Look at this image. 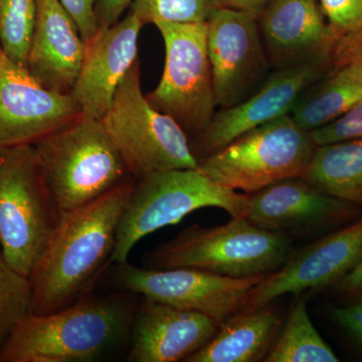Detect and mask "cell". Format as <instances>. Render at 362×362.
Returning <instances> with one entry per match:
<instances>
[{
  "label": "cell",
  "instance_id": "obj_1",
  "mask_svg": "<svg viewBox=\"0 0 362 362\" xmlns=\"http://www.w3.org/2000/svg\"><path fill=\"white\" fill-rule=\"evenodd\" d=\"M135 182L129 177L99 199L62 213L28 277L30 314L62 310L92 294L97 281L113 265L117 228Z\"/></svg>",
  "mask_w": 362,
  "mask_h": 362
},
{
  "label": "cell",
  "instance_id": "obj_2",
  "mask_svg": "<svg viewBox=\"0 0 362 362\" xmlns=\"http://www.w3.org/2000/svg\"><path fill=\"white\" fill-rule=\"evenodd\" d=\"M137 294H90L62 310L30 314L14 328L0 362H95L130 340Z\"/></svg>",
  "mask_w": 362,
  "mask_h": 362
},
{
  "label": "cell",
  "instance_id": "obj_3",
  "mask_svg": "<svg viewBox=\"0 0 362 362\" xmlns=\"http://www.w3.org/2000/svg\"><path fill=\"white\" fill-rule=\"evenodd\" d=\"M291 251L285 233L271 232L245 218L223 226L194 225L143 257L150 269L194 268L233 278L265 276L284 265Z\"/></svg>",
  "mask_w": 362,
  "mask_h": 362
},
{
  "label": "cell",
  "instance_id": "obj_4",
  "mask_svg": "<svg viewBox=\"0 0 362 362\" xmlns=\"http://www.w3.org/2000/svg\"><path fill=\"white\" fill-rule=\"evenodd\" d=\"M33 146L62 213L85 206L132 177L98 119L78 115Z\"/></svg>",
  "mask_w": 362,
  "mask_h": 362
},
{
  "label": "cell",
  "instance_id": "obj_5",
  "mask_svg": "<svg viewBox=\"0 0 362 362\" xmlns=\"http://www.w3.org/2000/svg\"><path fill=\"white\" fill-rule=\"evenodd\" d=\"M247 195L221 187L199 169H175L135 182L118 228L112 263L128 262L140 240L164 226L180 223L204 207H218L232 218H244Z\"/></svg>",
  "mask_w": 362,
  "mask_h": 362
},
{
  "label": "cell",
  "instance_id": "obj_6",
  "mask_svg": "<svg viewBox=\"0 0 362 362\" xmlns=\"http://www.w3.org/2000/svg\"><path fill=\"white\" fill-rule=\"evenodd\" d=\"M61 216L35 146L0 150V246L14 270L30 277Z\"/></svg>",
  "mask_w": 362,
  "mask_h": 362
},
{
  "label": "cell",
  "instance_id": "obj_7",
  "mask_svg": "<svg viewBox=\"0 0 362 362\" xmlns=\"http://www.w3.org/2000/svg\"><path fill=\"white\" fill-rule=\"evenodd\" d=\"M102 122L135 180L175 169L199 168L187 132L143 94L138 61L117 89Z\"/></svg>",
  "mask_w": 362,
  "mask_h": 362
},
{
  "label": "cell",
  "instance_id": "obj_8",
  "mask_svg": "<svg viewBox=\"0 0 362 362\" xmlns=\"http://www.w3.org/2000/svg\"><path fill=\"white\" fill-rule=\"evenodd\" d=\"M316 147L310 132L289 114L199 158L197 169L221 187L251 194L279 181L302 177Z\"/></svg>",
  "mask_w": 362,
  "mask_h": 362
},
{
  "label": "cell",
  "instance_id": "obj_9",
  "mask_svg": "<svg viewBox=\"0 0 362 362\" xmlns=\"http://www.w3.org/2000/svg\"><path fill=\"white\" fill-rule=\"evenodd\" d=\"M165 47L159 84L146 95L187 133L201 134L214 115L213 75L207 49V23L157 21Z\"/></svg>",
  "mask_w": 362,
  "mask_h": 362
},
{
  "label": "cell",
  "instance_id": "obj_10",
  "mask_svg": "<svg viewBox=\"0 0 362 362\" xmlns=\"http://www.w3.org/2000/svg\"><path fill=\"white\" fill-rule=\"evenodd\" d=\"M265 276L233 278L182 267L140 268L128 262L113 264L110 271L112 286L117 290L197 312L218 324L242 310L250 291Z\"/></svg>",
  "mask_w": 362,
  "mask_h": 362
},
{
  "label": "cell",
  "instance_id": "obj_11",
  "mask_svg": "<svg viewBox=\"0 0 362 362\" xmlns=\"http://www.w3.org/2000/svg\"><path fill=\"white\" fill-rule=\"evenodd\" d=\"M207 49L214 100L221 108L244 101L268 78L257 14L220 7L207 21Z\"/></svg>",
  "mask_w": 362,
  "mask_h": 362
},
{
  "label": "cell",
  "instance_id": "obj_12",
  "mask_svg": "<svg viewBox=\"0 0 362 362\" xmlns=\"http://www.w3.org/2000/svg\"><path fill=\"white\" fill-rule=\"evenodd\" d=\"M362 258V216L289 256L284 265L268 274L247 295L242 310L268 306L287 294L316 291L335 285Z\"/></svg>",
  "mask_w": 362,
  "mask_h": 362
},
{
  "label": "cell",
  "instance_id": "obj_13",
  "mask_svg": "<svg viewBox=\"0 0 362 362\" xmlns=\"http://www.w3.org/2000/svg\"><path fill=\"white\" fill-rule=\"evenodd\" d=\"M331 68L330 58H323L278 69L246 100L214 114L199 134L202 157L223 149L255 128L291 114L305 90Z\"/></svg>",
  "mask_w": 362,
  "mask_h": 362
},
{
  "label": "cell",
  "instance_id": "obj_14",
  "mask_svg": "<svg viewBox=\"0 0 362 362\" xmlns=\"http://www.w3.org/2000/svg\"><path fill=\"white\" fill-rule=\"evenodd\" d=\"M78 115L71 95L47 89L0 49V150L35 145Z\"/></svg>",
  "mask_w": 362,
  "mask_h": 362
},
{
  "label": "cell",
  "instance_id": "obj_15",
  "mask_svg": "<svg viewBox=\"0 0 362 362\" xmlns=\"http://www.w3.org/2000/svg\"><path fill=\"white\" fill-rule=\"evenodd\" d=\"M143 23L130 13L110 28L98 30L86 49L84 62L71 92L80 115L102 120L116 90L138 61Z\"/></svg>",
  "mask_w": 362,
  "mask_h": 362
},
{
  "label": "cell",
  "instance_id": "obj_16",
  "mask_svg": "<svg viewBox=\"0 0 362 362\" xmlns=\"http://www.w3.org/2000/svg\"><path fill=\"white\" fill-rule=\"evenodd\" d=\"M218 325L204 314L143 297L131 327L127 361H185L211 339Z\"/></svg>",
  "mask_w": 362,
  "mask_h": 362
},
{
  "label": "cell",
  "instance_id": "obj_17",
  "mask_svg": "<svg viewBox=\"0 0 362 362\" xmlns=\"http://www.w3.org/2000/svg\"><path fill=\"white\" fill-rule=\"evenodd\" d=\"M356 206L292 177L247 195L244 218L271 232H305L345 220Z\"/></svg>",
  "mask_w": 362,
  "mask_h": 362
},
{
  "label": "cell",
  "instance_id": "obj_18",
  "mask_svg": "<svg viewBox=\"0 0 362 362\" xmlns=\"http://www.w3.org/2000/svg\"><path fill=\"white\" fill-rule=\"evenodd\" d=\"M259 26L268 58L278 69L330 58L337 39L319 0H271Z\"/></svg>",
  "mask_w": 362,
  "mask_h": 362
},
{
  "label": "cell",
  "instance_id": "obj_19",
  "mask_svg": "<svg viewBox=\"0 0 362 362\" xmlns=\"http://www.w3.org/2000/svg\"><path fill=\"white\" fill-rule=\"evenodd\" d=\"M37 14L26 69L40 85L70 95L87 45L59 0H37Z\"/></svg>",
  "mask_w": 362,
  "mask_h": 362
},
{
  "label": "cell",
  "instance_id": "obj_20",
  "mask_svg": "<svg viewBox=\"0 0 362 362\" xmlns=\"http://www.w3.org/2000/svg\"><path fill=\"white\" fill-rule=\"evenodd\" d=\"M282 319L270 305L240 310L218 325L216 334L187 362L264 361L275 341Z\"/></svg>",
  "mask_w": 362,
  "mask_h": 362
},
{
  "label": "cell",
  "instance_id": "obj_21",
  "mask_svg": "<svg viewBox=\"0 0 362 362\" xmlns=\"http://www.w3.org/2000/svg\"><path fill=\"white\" fill-rule=\"evenodd\" d=\"M362 99V65L332 66L308 88L291 112L295 122L311 131L337 120Z\"/></svg>",
  "mask_w": 362,
  "mask_h": 362
},
{
  "label": "cell",
  "instance_id": "obj_22",
  "mask_svg": "<svg viewBox=\"0 0 362 362\" xmlns=\"http://www.w3.org/2000/svg\"><path fill=\"white\" fill-rule=\"evenodd\" d=\"M302 177L325 194L362 206V138L317 146Z\"/></svg>",
  "mask_w": 362,
  "mask_h": 362
},
{
  "label": "cell",
  "instance_id": "obj_23",
  "mask_svg": "<svg viewBox=\"0 0 362 362\" xmlns=\"http://www.w3.org/2000/svg\"><path fill=\"white\" fill-rule=\"evenodd\" d=\"M264 361L337 362L339 358L312 323L306 301L298 300Z\"/></svg>",
  "mask_w": 362,
  "mask_h": 362
},
{
  "label": "cell",
  "instance_id": "obj_24",
  "mask_svg": "<svg viewBox=\"0 0 362 362\" xmlns=\"http://www.w3.org/2000/svg\"><path fill=\"white\" fill-rule=\"evenodd\" d=\"M37 14V0H0V49L25 68Z\"/></svg>",
  "mask_w": 362,
  "mask_h": 362
},
{
  "label": "cell",
  "instance_id": "obj_25",
  "mask_svg": "<svg viewBox=\"0 0 362 362\" xmlns=\"http://www.w3.org/2000/svg\"><path fill=\"white\" fill-rule=\"evenodd\" d=\"M30 278L7 263L0 246V351L14 328L32 310Z\"/></svg>",
  "mask_w": 362,
  "mask_h": 362
},
{
  "label": "cell",
  "instance_id": "obj_26",
  "mask_svg": "<svg viewBox=\"0 0 362 362\" xmlns=\"http://www.w3.org/2000/svg\"><path fill=\"white\" fill-rule=\"evenodd\" d=\"M221 6L218 0H132L131 11L143 25L168 21L176 23H207Z\"/></svg>",
  "mask_w": 362,
  "mask_h": 362
},
{
  "label": "cell",
  "instance_id": "obj_27",
  "mask_svg": "<svg viewBox=\"0 0 362 362\" xmlns=\"http://www.w3.org/2000/svg\"><path fill=\"white\" fill-rule=\"evenodd\" d=\"M310 134L316 146L362 138V99L344 115Z\"/></svg>",
  "mask_w": 362,
  "mask_h": 362
},
{
  "label": "cell",
  "instance_id": "obj_28",
  "mask_svg": "<svg viewBox=\"0 0 362 362\" xmlns=\"http://www.w3.org/2000/svg\"><path fill=\"white\" fill-rule=\"evenodd\" d=\"M337 37L362 28V0H319Z\"/></svg>",
  "mask_w": 362,
  "mask_h": 362
},
{
  "label": "cell",
  "instance_id": "obj_29",
  "mask_svg": "<svg viewBox=\"0 0 362 362\" xmlns=\"http://www.w3.org/2000/svg\"><path fill=\"white\" fill-rule=\"evenodd\" d=\"M59 1L75 21L86 45L89 44L90 40L96 37L99 30L96 16V0H59Z\"/></svg>",
  "mask_w": 362,
  "mask_h": 362
},
{
  "label": "cell",
  "instance_id": "obj_30",
  "mask_svg": "<svg viewBox=\"0 0 362 362\" xmlns=\"http://www.w3.org/2000/svg\"><path fill=\"white\" fill-rule=\"evenodd\" d=\"M330 61L332 66L362 65V28L337 37L331 49Z\"/></svg>",
  "mask_w": 362,
  "mask_h": 362
},
{
  "label": "cell",
  "instance_id": "obj_31",
  "mask_svg": "<svg viewBox=\"0 0 362 362\" xmlns=\"http://www.w3.org/2000/svg\"><path fill=\"white\" fill-rule=\"evenodd\" d=\"M333 320L349 332L362 345V298L347 306L330 309Z\"/></svg>",
  "mask_w": 362,
  "mask_h": 362
},
{
  "label": "cell",
  "instance_id": "obj_32",
  "mask_svg": "<svg viewBox=\"0 0 362 362\" xmlns=\"http://www.w3.org/2000/svg\"><path fill=\"white\" fill-rule=\"evenodd\" d=\"M132 0H96V16L99 30L110 28L120 21Z\"/></svg>",
  "mask_w": 362,
  "mask_h": 362
},
{
  "label": "cell",
  "instance_id": "obj_33",
  "mask_svg": "<svg viewBox=\"0 0 362 362\" xmlns=\"http://www.w3.org/2000/svg\"><path fill=\"white\" fill-rule=\"evenodd\" d=\"M340 295L354 300L362 298V258L349 273L334 285Z\"/></svg>",
  "mask_w": 362,
  "mask_h": 362
},
{
  "label": "cell",
  "instance_id": "obj_34",
  "mask_svg": "<svg viewBox=\"0 0 362 362\" xmlns=\"http://www.w3.org/2000/svg\"><path fill=\"white\" fill-rule=\"evenodd\" d=\"M223 7L247 11L259 16L271 0H218Z\"/></svg>",
  "mask_w": 362,
  "mask_h": 362
}]
</instances>
